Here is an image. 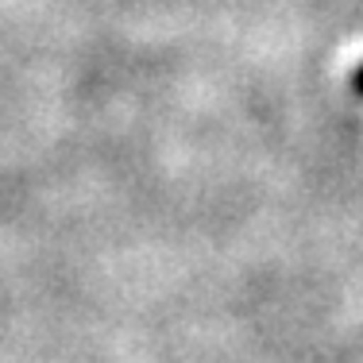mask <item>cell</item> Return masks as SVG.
<instances>
[{
  "mask_svg": "<svg viewBox=\"0 0 363 363\" xmlns=\"http://www.w3.org/2000/svg\"><path fill=\"white\" fill-rule=\"evenodd\" d=\"M352 89H356V93H359V97H363V66H359V70H356V74H352Z\"/></svg>",
  "mask_w": 363,
  "mask_h": 363,
  "instance_id": "cell-1",
  "label": "cell"
}]
</instances>
